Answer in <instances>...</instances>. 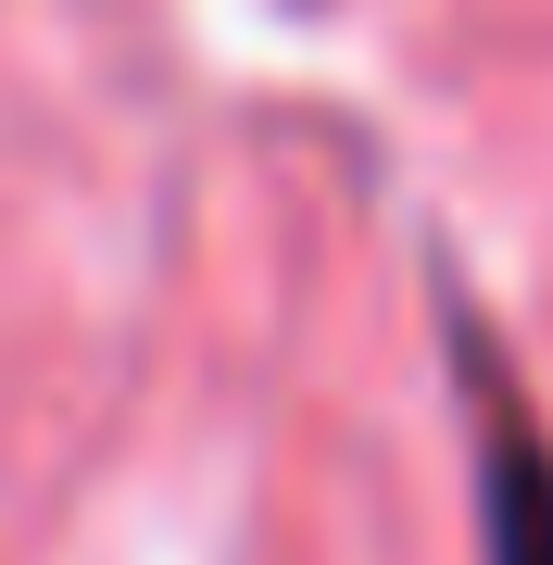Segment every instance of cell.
<instances>
[{"label": "cell", "instance_id": "6da1fadb", "mask_svg": "<svg viewBox=\"0 0 553 565\" xmlns=\"http://www.w3.org/2000/svg\"><path fill=\"white\" fill-rule=\"evenodd\" d=\"M453 403H466V553L478 565H553V415L529 403V377L503 364V340L453 302Z\"/></svg>", "mask_w": 553, "mask_h": 565}]
</instances>
